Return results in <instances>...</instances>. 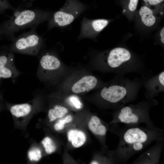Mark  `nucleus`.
<instances>
[{
    "instance_id": "obj_13",
    "label": "nucleus",
    "mask_w": 164,
    "mask_h": 164,
    "mask_svg": "<svg viewBox=\"0 0 164 164\" xmlns=\"http://www.w3.org/2000/svg\"><path fill=\"white\" fill-rule=\"evenodd\" d=\"M68 140L74 147L78 148L83 145L86 140L85 133L82 131L72 129L67 133Z\"/></svg>"
},
{
    "instance_id": "obj_19",
    "label": "nucleus",
    "mask_w": 164,
    "mask_h": 164,
    "mask_svg": "<svg viewBox=\"0 0 164 164\" xmlns=\"http://www.w3.org/2000/svg\"><path fill=\"white\" fill-rule=\"evenodd\" d=\"M73 118L71 115L67 116L62 119L59 120L54 125V128L56 131L63 130L64 128L65 125L72 121Z\"/></svg>"
},
{
    "instance_id": "obj_11",
    "label": "nucleus",
    "mask_w": 164,
    "mask_h": 164,
    "mask_svg": "<svg viewBox=\"0 0 164 164\" xmlns=\"http://www.w3.org/2000/svg\"><path fill=\"white\" fill-rule=\"evenodd\" d=\"M108 20L98 19L88 21L83 26V31L88 36L94 33L98 32L102 30L108 24Z\"/></svg>"
},
{
    "instance_id": "obj_3",
    "label": "nucleus",
    "mask_w": 164,
    "mask_h": 164,
    "mask_svg": "<svg viewBox=\"0 0 164 164\" xmlns=\"http://www.w3.org/2000/svg\"><path fill=\"white\" fill-rule=\"evenodd\" d=\"M155 101H142L136 104H130L120 108L113 114L112 124H122L132 126L143 124L151 128L156 127L149 115L151 107L156 104Z\"/></svg>"
},
{
    "instance_id": "obj_8",
    "label": "nucleus",
    "mask_w": 164,
    "mask_h": 164,
    "mask_svg": "<svg viewBox=\"0 0 164 164\" xmlns=\"http://www.w3.org/2000/svg\"><path fill=\"white\" fill-rule=\"evenodd\" d=\"M163 141L156 144L142 153L132 163L157 164L159 163Z\"/></svg>"
},
{
    "instance_id": "obj_17",
    "label": "nucleus",
    "mask_w": 164,
    "mask_h": 164,
    "mask_svg": "<svg viewBox=\"0 0 164 164\" xmlns=\"http://www.w3.org/2000/svg\"><path fill=\"white\" fill-rule=\"evenodd\" d=\"M27 156L29 160L32 162H38L42 157L40 149L36 145L32 146L29 150Z\"/></svg>"
},
{
    "instance_id": "obj_26",
    "label": "nucleus",
    "mask_w": 164,
    "mask_h": 164,
    "mask_svg": "<svg viewBox=\"0 0 164 164\" xmlns=\"http://www.w3.org/2000/svg\"><path fill=\"white\" fill-rule=\"evenodd\" d=\"M0 96H1L0 95Z\"/></svg>"
},
{
    "instance_id": "obj_21",
    "label": "nucleus",
    "mask_w": 164,
    "mask_h": 164,
    "mask_svg": "<svg viewBox=\"0 0 164 164\" xmlns=\"http://www.w3.org/2000/svg\"><path fill=\"white\" fill-rule=\"evenodd\" d=\"M139 0H128L127 4L128 10L132 12L135 11L137 9Z\"/></svg>"
},
{
    "instance_id": "obj_14",
    "label": "nucleus",
    "mask_w": 164,
    "mask_h": 164,
    "mask_svg": "<svg viewBox=\"0 0 164 164\" xmlns=\"http://www.w3.org/2000/svg\"><path fill=\"white\" fill-rule=\"evenodd\" d=\"M139 13L142 22L146 26L150 27L155 23L156 17L152 10L149 7L146 5L142 6Z\"/></svg>"
},
{
    "instance_id": "obj_12",
    "label": "nucleus",
    "mask_w": 164,
    "mask_h": 164,
    "mask_svg": "<svg viewBox=\"0 0 164 164\" xmlns=\"http://www.w3.org/2000/svg\"><path fill=\"white\" fill-rule=\"evenodd\" d=\"M88 127L94 135L101 137L106 135L107 128L103 124L101 119L97 116H92L88 123Z\"/></svg>"
},
{
    "instance_id": "obj_24",
    "label": "nucleus",
    "mask_w": 164,
    "mask_h": 164,
    "mask_svg": "<svg viewBox=\"0 0 164 164\" xmlns=\"http://www.w3.org/2000/svg\"><path fill=\"white\" fill-rule=\"evenodd\" d=\"M160 35L161 38V42L164 44V28H163L161 30L160 32Z\"/></svg>"
},
{
    "instance_id": "obj_1",
    "label": "nucleus",
    "mask_w": 164,
    "mask_h": 164,
    "mask_svg": "<svg viewBox=\"0 0 164 164\" xmlns=\"http://www.w3.org/2000/svg\"><path fill=\"white\" fill-rule=\"evenodd\" d=\"M112 125V131L119 137L117 147L112 151L116 163H126L152 142L163 141L164 131L157 127L125 125L121 128Z\"/></svg>"
},
{
    "instance_id": "obj_16",
    "label": "nucleus",
    "mask_w": 164,
    "mask_h": 164,
    "mask_svg": "<svg viewBox=\"0 0 164 164\" xmlns=\"http://www.w3.org/2000/svg\"><path fill=\"white\" fill-rule=\"evenodd\" d=\"M20 74L15 65L0 67V79L16 78Z\"/></svg>"
},
{
    "instance_id": "obj_7",
    "label": "nucleus",
    "mask_w": 164,
    "mask_h": 164,
    "mask_svg": "<svg viewBox=\"0 0 164 164\" xmlns=\"http://www.w3.org/2000/svg\"><path fill=\"white\" fill-rule=\"evenodd\" d=\"M61 66L59 59L48 53L40 57L36 75L39 79L44 82L54 78Z\"/></svg>"
},
{
    "instance_id": "obj_23",
    "label": "nucleus",
    "mask_w": 164,
    "mask_h": 164,
    "mask_svg": "<svg viewBox=\"0 0 164 164\" xmlns=\"http://www.w3.org/2000/svg\"><path fill=\"white\" fill-rule=\"evenodd\" d=\"M70 100L73 105L77 108H80L81 104L79 100L76 97L72 96L70 98Z\"/></svg>"
},
{
    "instance_id": "obj_4",
    "label": "nucleus",
    "mask_w": 164,
    "mask_h": 164,
    "mask_svg": "<svg viewBox=\"0 0 164 164\" xmlns=\"http://www.w3.org/2000/svg\"><path fill=\"white\" fill-rule=\"evenodd\" d=\"M42 97L37 94L29 101L23 103L8 104L9 109L14 119L15 127L25 130L31 118L41 110Z\"/></svg>"
},
{
    "instance_id": "obj_20",
    "label": "nucleus",
    "mask_w": 164,
    "mask_h": 164,
    "mask_svg": "<svg viewBox=\"0 0 164 164\" xmlns=\"http://www.w3.org/2000/svg\"><path fill=\"white\" fill-rule=\"evenodd\" d=\"M14 8L7 0H0V14L8 9L12 10Z\"/></svg>"
},
{
    "instance_id": "obj_10",
    "label": "nucleus",
    "mask_w": 164,
    "mask_h": 164,
    "mask_svg": "<svg viewBox=\"0 0 164 164\" xmlns=\"http://www.w3.org/2000/svg\"><path fill=\"white\" fill-rule=\"evenodd\" d=\"M97 80L95 77L92 75L84 76L76 82L71 87L72 91L75 94H79L89 91L96 86Z\"/></svg>"
},
{
    "instance_id": "obj_9",
    "label": "nucleus",
    "mask_w": 164,
    "mask_h": 164,
    "mask_svg": "<svg viewBox=\"0 0 164 164\" xmlns=\"http://www.w3.org/2000/svg\"><path fill=\"white\" fill-rule=\"evenodd\" d=\"M131 57V54L128 50L122 47H117L109 53L106 58V62L110 67L117 69L129 61Z\"/></svg>"
},
{
    "instance_id": "obj_6",
    "label": "nucleus",
    "mask_w": 164,
    "mask_h": 164,
    "mask_svg": "<svg viewBox=\"0 0 164 164\" xmlns=\"http://www.w3.org/2000/svg\"><path fill=\"white\" fill-rule=\"evenodd\" d=\"M100 96L104 100L115 108V111L124 106L132 97L127 89L121 84L104 87L101 92Z\"/></svg>"
},
{
    "instance_id": "obj_5",
    "label": "nucleus",
    "mask_w": 164,
    "mask_h": 164,
    "mask_svg": "<svg viewBox=\"0 0 164 164\" xmlns=\"http://www.w3.org/2000/svg\"><path fill=\"white\" fill-rule=\"evenodd\" d=\"M37 27L21 34L12 41L9 49L14 53L38 56L43 44L42 37L36 32Z\"/></svg>"
},
{
    "instance_id": "obj_2",
    "label": "nucleus",
    "mask_w": 164,
    "mask_h": 164,
    "mask_svg": "<svg viewBox=\"0 0 164 164\" xmlns=\"http://www.w3.org/2000/svg\"><path fill=\"white\" fill-rule=\"evenodd\" d=\"M12 11L10 18L0 25V37L12 41L16 38L15 33L26 28L37 27L50 16L49 12L37 9L14 8Z\"/></svg>"
},
{
    "instance_id": "obj_25",
    "label": "nucleus",
    "mask_w": 164,
    "mask_h": 164,
    "mask_svg": "<svg viewBox=\"0 0 164 164\" xmlns=\"http://www.w3.org/2000/svg\"><path fill=\"white\" fill-rule=\"evenodd\" d=\"M4 107V105L2 101L1 96H0V112L3 109Z\"/></svg>"
},
{
    "instance_id": "obj_22",
    "label": "nucleus",
    "mask_w": 164,
    "mask_h": 164,
    "mask_svg": "<svg viewBox=\"0 0 164 164\" xmlns=\"http://www.w3.org/2000/svg\"><path fill=\"white\" fill-rule=\"evenodd\" d=\"M145 5L148 6L157 5L162 2L164 0H143Z\"/></svg>"
},
{
    "instance_id": "obj_15",
    "label": "nucleus",
    "mask_w": 164,
    "mask_h": 164,
    "mask_svg": "<svg viewBox=\"0 0 164 164\" xmlns=\"http://www.w3.org/2000/svg\"><path fill=\"white\" fill-rule=\"evenodd\" d=\"M68 112V109L61 105L56 104L50 109L48 111V116L49 121L53 122L63 117Z\"/></svg>"
},
{
    "instance_id": "obj_18",
    "label": "nucleus",
    "mask_w": 164,
    "mask_h": 164,
    "mask_svg": "<svg viewBox=\"0 0 164 164\" xmlns=\"http://www.w3.org/2000/svg\"><path fill=\"white\" fill-rule=\"evenodd\" d=\"M41 143L46 152L48 154H51L56 150V146L53 141L48 136L44 138Z\"/></svg>"
}]
</instances>
